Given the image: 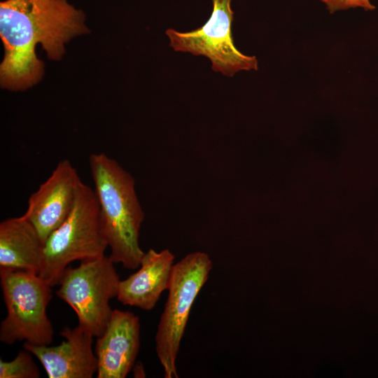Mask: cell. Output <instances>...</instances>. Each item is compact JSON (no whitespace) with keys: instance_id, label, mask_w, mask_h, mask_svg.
<instances>
[{"instance_id":"2","label":"cell","mask_w":378,"mask_h":378,"mask_svg":"<svg viewBox=\"0 0 378 378\" xmlns=\"http://www.w3.org/2000/svg\"><path fill=\"white\" fill-rule=\"evenodd\" d=\"M101 226L114 263L128 270L139 267L145 253L139 242L144 213L132 175L104 153L89 157Z\"/></svg>"},{"instance_id":"4","label":"cell","mask_w":378,"mask_h":378,"mask_svg":"<svg viewBox=\"0 0 378 378\" xmlns=\"http://www.w3.org/2000/svg\"><path fill=\"white\" fill-rule=\"evenodd\" d=\"M0 279L7 309L0 326L1 342L49 345L54 330L46 309L52 286L38 274L19 270L0 268Z\"/></svg>"},{"instance_id":"3","label":"cell","mask_w":378,"mask_h":378,"mask_svg":"<svg viewBox=\"0 0 378 378\" xmlns=\"http://www.w3.org/2000/svg\"><path fill=\"white\" fill-rule=\"evenodd\" d=\"M107 246L95 192L81 182L71 211L44 243L38 275L55 286L71 262L102 256Z\"/></svg>"},{"instance_id":"1","label":"cell","mask_w":378,"mask_h":378,"mask_svg":"<svg viewBox=\"0 0 378 378\" xmlns=\"http://www.w3.org/2000/svg\"><path fill=\"white\" fill-rule=\"evenodd\" d=\"M88 31L84 15L67 0H5L0 4V36L4 56L1 84L12 90H24L40 80L43 62L38 44L51 59H59L64 44Z\"/></svg>"},{"instance_id":"11","label":"cell","mask_w":378,"mask_h":378,"mask_svg":"<svg viewBox=\"0 0 378 378\" xmlns=\"http://www.w3.org/2000/svg\"><path fill=\"white\" fill-rule=\"evenodd\" d=\"M174 255L169 249L144 253L139 270L118 285L117 298L124 305L148 311L155 306L161 294L168 290Z\"/></svg>"},{"instance_id":"7","label":"cell","mask_w":378,"mask_h":378,"mask_svg":"<svg viewBox=\"0 0 378 378\" xmlns=\"http://www.w3.org/2000/svg\"><path fill=\"white\" fill-rule=\"evenodd\" d=\"M213 10L202 27L186 32L168 29L165 34L175 51L203 55L211 62V68L227 76L241 70H258L255 56L241 53L235 47L232 34L234 12L232 0H211Z\"/></svg>"},{"instance_id":"5","label":"cell","mask_w":378,"mask_h":378,"mask_svg":"<svg viewBox=\"0 0 378 378\" xmlns=\"http://www.w3.org/2000/svg\"><path fill=\"white\" fill-rule=\"evenodd\" d=\"M212 269L209 255L193 252L174 264L168 298L155 335V351L165 378L178 377L176 360L194 302Z\"/></svg>"},{"instance_id":"10","label":"cell","mask_w":378,"mask_h":378,"mask_svg":"<svg viewBox=\"0 0 378 378\" xmlns=\"http://www.w3.org/2000/svg\"><path fill=\"white\" fill-rule=\"evenodd\" d=\"M60 344H33L24 342V349L41 363L49 378H91L97 370V358L92 350L93 335L79 325L65 327Z\"/></svg>"},{"instance_id":"13","label":"cell","mask_w":378,"mask_h":378,"mask_svg":"<svg viewBox=\"0 0 378 378\" xmlns=\"http://www.w3.org/2000/svg\"><path fill=\"white\" fill-rule=\"evenodd\" d=\"M31 354V353L24 349L19 351L10 361L0 359V378L39 377V370Z\"/></svg>"},{"instance_id":"8","label":"cell","mask_w":378,"mask_h":378,"mask_svg":"<svg viewBox=\"0 0 378 378\" xmlns=\"http://www.w3.org/2000/svg\"><path fill=\"white\" fill-rule=\"evenodd\" d=\"M81 182L76 168L64 159L30 195L23 216L34 226L44 243L71 211Z\"/></svg>"},{"instance_id":"12","label":"cell","mask_w":378,"mask_h":378,"mask_svg":"<svg viewBox=\"0 0 378 378\" xmlns=\"http://www.w3.org/2000/svg\"><path fill=\"white\" fill-rule=\"evenodd\" d=\"M43 248L44 242L37 230L24 216L1 222L0 268L38 274Z\"/></svg>"},{"instance_id":"9","label":"cell","mask_w":378,"mask_h":378,"mask_svg":"<svg viewBox=\"0 0 378 378\" xmlns=\"http://www.w3.org/2000/svg\"><path fill=\"white\" fill-rule=\"evenodd\" d=\"M140 346V322L134 313L113 309L95 354L98 378H124L133 368Z\"/></svg>"},{"instance_id":"6","label":"cell","mask_w":378,"mask_h":378,"mask_svg":"<svg viewBox=\"0 0 378 378\" xmlns=\"http://www.w3.org/2000/svg\"><path fill=\"white\" fill-rule=\"evenodd\" d=\"M80 262L64 272L57 295L74 310L78 325L98 337L111 316L109 301L117 298L120 280L109 256Z\"/></svg>"},{"instance_id":"14","label":"cell","mask_w":378,"mask_h":378,"mask_svg":"<svg viewBox=\"0 0 378 378\" xmlns=\"http://www.w3.org/2000/svg\"><path fill=\"white\" fill-rule=\"evenodd\" d=\"M326 4L330 13L337 10H347L349 8H362L365 10H373L375 6L371 4L370 0H320Z\"/></svg>"}]
</instances>
